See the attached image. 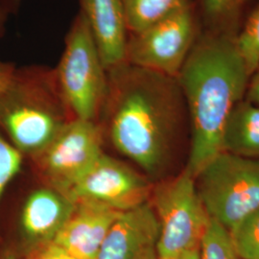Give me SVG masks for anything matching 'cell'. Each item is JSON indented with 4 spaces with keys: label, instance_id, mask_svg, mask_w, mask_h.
I'll list each match as a JSON object with an SVG mask.
<instances>
[{
    "label": "cell",
    "instance_id": "1",
    "mask_svg": "<svg viewBox=\"0 0 259 259\" xmlns=\"http://www.w3.org/2000/svg\"><path fill=\"white\" fill-rule=\"evenodd\" d=\"M98 123L114 148L158 182L171 163L188 114L177 78L125 64L108 71Z\"/></svg>",
    "mask_w": 259,
    "mask_h": 259
},
{
    "label": "cell",
    "instance_id": "2",
    "mask_svg": "<svg viewBox=\"0 0 259 259\" xmlns=\"http://www.w3.org/2000/svg\"><path fill=\"white\" fill-rule=\"evenodd\" d=\"M250 77L235 38L202 30L177 77L191 134L185 170L194 178L221 152L225 126L245 98Z\"/></svg>",
    "mask_w": 259,
    "mask_h": 259
},
{
    "label": "cell",
    "instance_id": "3",
    "mask_svg": "<svg viewBox=\"0 0 259 259\" xmlns=\"http://www.w3.org/2000/svg\"><path fill=\"white\" fill-rule=\"evenodd\" d=\"M74 118L54 67L16 66L0 93V132L23 157H35Z\"/></svg>",
    "mask_w": 259,
    "mask_h": 259
},
{
    "label": "cell",
    "instance_id": "4",
    "mask_svg": "<svg viewBox=\"0 0 259 259\" xmlns=\"http://www.w3.org/2000/svg\"><path fill=\"white\" fill-rule=\"evenodd\" d=\"M54 69L75 118L98 123L108 92V71L81 12L65 35L64 50Z\"/></svg>",
    "mask_w": 259,
    "mask_h": 259
},
{
    "label": "cell",
    "instance_id": "5",
    "mask_svg": "<svg viewBox=\"0 0 259 259\" xmlns=\"http://www.w3.org/2000/svg\"><path fill=\"white\" fill-rule=\"evenodd\" d=\"M149 204L159 226L158 259H179L199 250L210 217L194 177L184 169L177 176L156 182Z\"/></svg>",
    "mask_w": 259,
    "mask_h": 259
},
{
    "label": "cell",
    "instance_id": "6",
    "mask_svg": "<svg viewBox=\"0 0 259 259\" xmlns=\"http://www.w3.org/2000/svg\"><path fill=\"white\" fill-rule=\"evenodd\" d=\"M195 179L209 217L229 231L259 208V158L220 152Z\"/></svg>",
    "mask_w": 259,
    "mask_h": 259
},
{
    "label": "cell",
    "instance_id": "7",
    "mask_svg": "<svg viewBox=\"0 0 259 259\" xmlns=\"http://www.w3.org/2000/svg\"><path fill=\"white\" fill-rule=\"evenodd\" d=\"M201 33L193 0L152 26L130 34L126 63L177 78Z\"/></svg>",
    "mask_w": 259,
    "mask_h": 259
},
{
    "label": "cell",
    "instance_id": "8",
    "mask_svg": "<svg viewBox=\"0 0 259 259\" xmlns=\"http://www.w3.org/2000/svg\"><path fill=\"white\" fill-rule=\"evenodd\" d=\"M99 123L74 118L31 160L44 185L67 195L103 153Z\"/></svg>",
    "mask_w": 259,
    "mask_h": 259
},
{
    "label": "cell",
    "instance_id": "9",
    "mask_svg": "<svg viewBox=\"0 0 259 259\" xmlns=\"http://www.w3.org/2000/svg\"><path fill=\"white\" fill-rule=\"evenodd\" d=\"M153 186L146 175L103 153L67 196L73 202L89 200L123 212L148 203Z\"/></svg>",
    "mask_w": 259,
    "mask_h": 259
},
{
    "label": "cell",
    "instance_id": "10",
    "mask_svg": "<svg viewBox=\"0 0 259 259\" xmlns=\"http://www.w3.org/2000/svg\"><path fill=\"white\" fill-rule=\"evenodd\" d=\"M74 207V202L61 191L44 185L31 191L19 209L17 239L5 249L17 259L53 242Z\"/></svg>",
    "mask_w": 259,
    "mask_h": 259
},
{
    "label": "cell",
    "instance_id": "11",
    "mask_svg": "<svg viewBox=\"0 0 259 259\" xmlns=\"http://www.w3.org/2000/svg\"><path fill=\"white\" fill-rule=\"evenodd\" d=\"M159 226L148 203L123 211L103 242L97 259H158Z\"/></svg>",
    "mask_w": 259,
    "mask_h": 259
},
{
    "label": "cell",
    "instance_id": "12",
    "mask_svg": "<svg viewBox=\"0 0 259 259\" xmlns=\"http://www.w3.org/2000/svg\"><path fill=\"white\" fill-rule=\"evenodd\" d=\"M122 211L89 200H77L53 241L77 259H97L111 226Z\"/></svg>",
    "mask_w": 259,
    "mask_h": 259
},
{
    "label": "cell",
    "instance_id": "13",
    "mask_svg": "<svg viewBox=\"0 0 259 259\" xmlns=\"http://www.w3.org/2000/svg\"><path fill=\"white\" fill-rule=\"evenodd\" d=\"M107 71L126 63L129 30L121 0H79Z\"/></svg>",
    "mask_w": 259,
    "mask_h": 259
},
{
    "label": "cell",
    "instance_id": "14",
    "mask_svg": "<svg viewBox=\"0 0 259 259\" xmlns=\"http://www.w3.org/2000/svg\"><path fill=\"white\" fill-rule=\"evenodd\" d=\"M221 152L259 158V106L244 98L234 107L223 132Z\"/></svg>",
    "mask_w": 259,
    "mask_h": 259
},
{
    "label": "cell",
    "instance_id": "15",
    "mask_svg": "<svg viewBox=\"0 0 259 259\" xmlns=\"http://www.w3.org/2000/svg\"><path fill=\"white\" fill-rule=\"evenodd\" d=\"M194 3L204 32L235 38L250 0H194Z\"/></svg>",
    "mask_w": 259,
    "mask_h": 259
},
{
    "label": "cell",
    "instance_id": "16",
    "mask_svg": "<svg viewBox=\"0 0 259 259\" xmlns=\"http://www.w3.org/2000/svg\"><path fill=\"white\" fill-rule=\"evenodd\" d=\"M193 0H121L130 34H136L165 19Z\"/></svg>",
    "mask_w": 259,
    "mask_h": 259
},
{
    "label": "cell",
    "instance_id": "17",
    "mask_svg": "<svg viewBox=\"0 0 259 259\" xmlns=\"http://www.w3.org/2000/svg\"><path fill=\"white\" fill-rule=\"evenodd\" d=\"M200 259H241L230 231L210 218L199 247Z\"/></svg>",
    "mask_w": 259,
    "mask_h": 259
},
{
    "label": "cell",
    "instance_id": "18",
    "mask_svg": "<svg viewBox=\"0 0 259 259\" xmlns=\"http://www.w3.org/2000/svg\"><path fill=\"white\" fill-rule=\"evenodd\" d=\"M235 46L250 75L259 65V2L246 17Z\"/></svg>",
    "mask_w": 259,
    "mask_h": 259
},
{
    "label": "cell",
    "instance_id": "19",
    "mask_svg": "<svg viewBox=\"0 0 259 259\" xmlns=\"http://www.w3.org/2000/svg\"><path fill=\"white\" fill-rule=\"evenodd\" d=\"M230 233L241 259H259V208L245 216Z\"/></svg>",
    "mask_w": 259,
    "mask_h": 259
},
{
    "label": "cell",
    "instance_id": "20",
    "mask_svg": "<svg viewBox=\"0 0 259 259\" xmlns=\"http://www.w3.org/2000/svg\"><path fill=\"white\" fill-rule=\"evenodd\" d=\"M23 156L0 132V201L7 186L21 170ZM4 249L0 231V250Z\"/></svg>",
    "mask_w": 259,
    "mask_h": 259
},
{
    "label": "cell",
    "instance_id": "21",
    "mask_svg": "<svg viewBox=\"0 0 259 259\" xmlns=\"http://www.w3.org/2000/svg\"><path fill=\"white\" fill-rule=\"evenodd\" d=\"M21 259H77L55 243L51 242L32 250Z\"/></svg>",
    "mask_w": 259,
    "mask_h": 259
},
{
    "label": "cell",
    "instance_id": "22",
    "mask_svg": "<svg viewBox=\"0 0 259 259\" xmlns=\"http://www.w3.org/2000/svg\"><path fill=\"white\" fill-rule=\"evenodd\" d=\"M245 99L259 106V65L250 75Z\"/></svg>",
    "mask_w": 259,
    "mask_h": 259
},
{
    "label": "cell",
    "instance_id": "23",
    "mask_svg": "<svg viewBox=\"0 0 259 259\" xmlns=\"http://www.w3.org/2000/svg\"><path fill=\"white\" fill-rule=\"evenodd\" d=\"M17 65L12 62L4 61L0 58V93L9 82L10 78L13 74Z\"/></svg>",
    "mask_w": 259,
    "mask_h": 259
},
{
    "label": "cell",
    "instance_id": "24",
    "mask_svg": "<svg viewBox=\"0 0 259 259\" xmlns=\"http://www.w3.org/2000/svg\"><path fill=\"white\" fill-rule=\"evenodd\" d=\"M22 0H0V4L7 10L10 15H16L19 12Z\"/></svg>",
    "mask_w": 259,
    "mask_h": 259
},
{
    "label": "cell",
    "instance_id": "25",
    "mask_svg": "<svg viewBox=\"0 0 259 259\" xmlns=\"http://www.w3.org/2000/svg\"><path fill=\"white\" fill-rule=\"evenodd\" d=\"M10 16L11 15H10L9 12L0 4V37H3L6 33L7 22H8Z\"/></svg>",
    "mask_w": 259,
    "mask_h": 259
},
{
    "label": "cell",
    "instance_id": "26",
    "mask_svg": "<svg viewBox=\"0 0 259 259\" xmlns=\"http://www.w3.org/2000/svg\"><path fill=\"white\" fill-rule=\"evenodd\" d=\"M179 259H200V253H199V250H192L190 252L185 253V255H183L182 257Z\"/></svg>",
    "mask_w": 259,
    "mask_h": 259
},
{
    "label": "cell",
    "instance_id": "27",
    "mask_svg": "<svg viewBox=\"0 0 259 259\" xmlns=\"http://www.w3.org/2000/svg\"><path fill=\"white\" fill-rule=\"evenodd\" d=\"M0 259H17L8 250L3 249L0 250Z\"/></svg>",
    "mask_w": 259,
    "mask_h": 259
}]
</instances>
